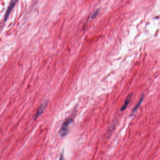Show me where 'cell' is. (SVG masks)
I'll return each instance as SVG.
<instances>
[{
    "label": "cell",
    "mask_w": 160,
    "mask_h": 160,
    "mask_svg": "<svg viewBox=\"0 0 160 160\" xmlns=\"http://www.w3.org/2000/svg\"><path fill=\"white\" fill-rule=\"evenodd\" d=\"M73 119L72 118H69L67 119L64 122L62 123L61 127L60 130V134L61 136H65L67 133V131H68V128L69 125L73 122Z\"/></svg>",
    "instance_id": "6da1fadb"
},
{
    "label": "cell",
    "mask_w": 160,
    "mask_h": 160,
    "mask_svg": "<svg viewBox=\"0 0 160 160\" xmlns=\"http://www.w3.org/2000/svg\"><path fill=\"white\" fill-rule=\"evenodd\" d=\"M132 93H130V94H129L128 97H127L126 100H125L124 104H123V105L122 106L121 108V111H124L127 108V106H128V104H129V102H130L131 98H132Z\"/></svg>",
    "instance_id": "277c9868"
},
{
    "label": "cell",
    "mask_w": 160,
    "mask_h": 160,
    "mask_svg": "<svg viewBox=\"0 0 160 160\" xmlns=\"http://www.w3.org/2000/svg\"><path fill=\"white\" fill-rule=\"evenodd\" d=\"M59 160H64V155H63V152H62L61 154Z\"/></svg>",
    "instance_id": "52a82bcc"
},
{
    "label": "cell",
    "mask_w": 160,
    "mask_h": 160,
    "mask_svg": "<svg viewBox=\"0 0 160 160\" xmlns=\"http://www.w3.org/2000/svg\"><path fill=\"white\" fill-rule=\"evenodd\" d=\"M99 10H96L95 12H94L93 13L92 15L91 16V18H94L96 16L97 14H98V13H99Z\"/></svg>",
    "instance_id": "8992f818"
},
{
    "label": "cell",
    "mask_w": 160,
    "mask_h": 160,
    "mask_svg": "<svg viewBox=\"0 0 160 160\" xmlns=\"http://www.w3.org/2000/svg\"><path fill=\"white\" fill-rule=\"evenodd\" d=\"M16 2V1H12L11 2V4H10V6H9V8H8L7 12L5 14V17H4V20L5 21H6L8 19L9 15L11 13V12H12V10L13 9L15 5Z\"/></svg>",
    "instance_id": "3957f363"
},
{
    "label": "cell",
    "mask_w": 160,
    "mask_h": 160,
    "mask_svg": "<svg viewBox=\"0 0 160 160\" xmlns=\"http://www.w3.org/2000/svg\"><path fill=\"white\" fill-rule=\"evenodd\" d=\"M144 97H145V95L144 94H142V96L140 97V99H139V101H138V103L134 107L132 111V114H134L136 111L138 109V108L139 107L140 105H141V103H142V102H143V100L144 99Z\"/></svg>",
    "instance_id": "5b68a950"
},
{
    "label": "cell",
    "mask_w": 160,
    "mask_h": 160,
    "mask_svg": "<svg viewBox=\"0 0 160 160\" xmlns=\"http://www.w3.org/2000/svg\"><path fill=\"white\" fill-rule=\"evenodd\" d=\"M48 102L47 101H45V102L41 105V106H40V107L39 108V109H38L37 113L35 114V117H34V119H36L38 118L42 114L44 110H45L47 106Z\"/></svg>",
    "instance_id": "7a4b0ae2"
}]
</instances>
